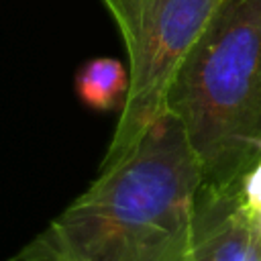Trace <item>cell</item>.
<instances>
[{"label":"cell","instance_id":"5","mask_svg":"<svg viewBox=\"0 0 261 261\" xmlns=\"http://www.w3.org/2000/svg\"><path fill=\"white\" fill-rule=\"evenodd\" d=\"M128 84V67L114 57H94L84 61L73 80L77 98L98 112L122 110Z\"/></svg>","mask_w":261,"mask_h":261},{"label":"cell","instance_id":"3","mask_svg":"<svg viewBox=\"0 0 261 261\" xmlns=\"http://www.w3.org/2000/svg\"><path fill=\"white\" fill-rule=\"evenodd\" d=\"M126 49L128 94L100 167L120 159L165 112L186 57L222 0H102Z\"/></svg>","mask_w":261,"mask_h":261},{"label":"cell","instance_id":"7","mask_svg":"<svg viewBox=\"0 0 261 261\" xmlns=\"http://www.w3.org/2000/svg\"><path fill=\"white\" fill-rule=\"evenodd\" d=\"M261 157V135H259V141H257V159Z\"/></svg>","mask_w":261,"mask_h":261},{"label":"cell","instance_id":"1","mask_svg":"<svg viewBox=\"0 0 261 261\" xmlns=\"http://www.w3.org/2000/svg\"><path fill=\"white\" fill-rule=\"evenodd\" d=\"M204 175L165 112L10 261H184Z\"/></svg>","mask_w":261,"mask_h":261},{"label":"cell","instance_id":"2","mask_svg":"<svg viewBox=\"0 0 261 261\" xmlns=\"http://www.w3.org/2000/svg\"><path fill=\"white\" fill-rule=\"evenodd\" d=\"M167 112L192 147L204 186H234L261 135V0H222L179 67Z\"/></svg>","mask_w":261,"mask_h":261},{"label":"cell","instance_id":"6","mask_svg":"<svg viewBox=\"0 0 261 261\" xmlns=\"http://www.w3.org/2000/svg\"><path fill=\"white\" fill-rule=\"evenodd\" d=\"M237 186H239V194H241L243 204L255 216L261 218V157L249 165V169L241 175Z\"/></svg>","mask_w":261,"mask_h":261},{"label":"cell","instance_id":"4","mask_svg":"<svg viewBox=\"0 0 261 261\" xmlns=\"http://www.w3.org/2000/svg\"><path fill=\"white\" fill-rule=\"evenodd\" d=\"M184 261H261V218L243 204L237 184L228 188L202 184Z\"/></svg>","mask_w":261,"mask_h":261}]
</instances>
